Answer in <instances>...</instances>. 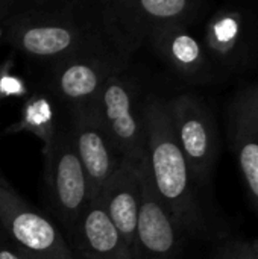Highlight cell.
<instances>
[{"mask_svg": "<svg viewBox=\"0 0 258 259\" xmlns=\"http://www.w3.org/2000/svg\"><path fill=\"white\" fill-rule=\"evenodd\" d=\"M205 9L201 0H108L97 2V20L105 39L131 61L155 32L173 26L190 29Z\"/></svg>", "mask_w": 258, "mask_h": 259, "instance_id": "3957f363", "label": "cell"}, {"mask_svg": "<svg viewBox=\"0 0 258 259\" xmlns=\"http://www.w3.org/2000/svg\"><path fill=\"white\" fill-rule=\"evenodd\" d=\"M0 226L9 241L32 259H75L56 225L30 206L2 176Z\"/></svg>", "mask_w": 258, "mask_h": 259, "instance_id": "ba28073f", "label": "cell"}, {"mask_svg": "<svg viewBox=\"0 0 258 259\" xmlns=\"http://www.w3.org/2000/svg\"><path fill=\"white\" fill-rule=\"evenodd\" d=\"M225 127L230 150L258 215V80L240 85L228 97Z\"/></svg>", "mask_w": 258, "mask_h": 259, "instance_id": "30bf717a", "label": "cell"}, {"mask_svg": "<svg viewBox=\"0 0 258 259\" xmlns=\"http://www.w3.org/2000/svg\"><path fill=\"white\" fill-rule=\"evenodd\" d=\"M44 155V181L50 206L68 231L87 208L88 184L73 147L68 117L61 126L53 146Z\"/></svg>", "mask_w": 258, "mask_h": 259, "instance_id": "9c48e42d", "label": "cell"}, {"mask_svg": "<svg viewBox=\"0 0 258 259\" xmlns=\"http://www.w3.org/2000/svg\"><path fill=\"white\" fill-rule=\"evenodd\" d=\"M0 259H32L24 252H21L17 246H14L9 238L3 234H0Z\"/></svg>", "mask_w": 258, "mask_h": 259, "instance_id": "ac0fdd59", "label": "cell"}, {"mask_svg": "<svg viewBox=\"0 0 258 259\" xmlns=\"http://www.w3.org/2000/svg\"><path fill=\"white\" fill-rule=\"evenodd\" d=\"M166 108L195 184L199 191L210 188L220 153V134L211 108L192 93L166 99Z\"/></svg>", "mask_w": 258, "mask_h": 259, "instance_id": "8992f818", "label": "cell"}, {"mask_svg": "<svg viewBox=\"0 0 258 259\" xmlns=\"http://www.w3.org/2000/svg\"><path fill=\"white\" fill-rule=\"evenodd\" d=\"M146 131V168L151 184L178 226L181 235L193 238H216L210 226L201 191L175 138L166 99L149 94L143 105Z\"/></svg>", "mask_w": 258, "mask_h": 259, "instance_id": "6da1fadb", "label": "cell"}, {"mask_svg": "<svg viewBox=\"0 0 258 259\" xmlns=\"http://www.w3.org/2000/svg\"><path fill=\"white\" fill-rule=\"evenodd\" d=\"M143 105L141 85L129 68L111 76L91 105L122 161L141 162L144 159Z\"/></svg>", "mask_w": 258, "mask_h": 259, "instance_id": "5b68a950", "label": "cell"}, {"mask_svg": "<svg viewBox=\"0 0 258 259\" xmlns=\"http://www.w3.org/2000/svg\"><path fill=\"white\" fill-rule=\"evenodd\" d=\"M202 44L214 67L230 73L252 68L258 55V15L243 5H224L208 18Z\"/></svg>", "mask_w": 258, "mask_h": 259, "instance_id": "52a82bcc", "label": "cell"}, {"mask_svg": "<svg viewBox=\"0 0 258 259\" xmlns=\"http://www.w3.org/2000/svg\"><path fill=\"white\" fill-rule=\"evenodd\" d=\"M2 38L33 62L50 67L102 35L97 2H18L0 24Z\"/></svg>", "mask_w": 258, "mask_h": 259, "instance_id": "7a4b0ae2", "label": "cell"}, {"mask_svg": "<svg viewBox=\"0 0 258 259\" xmlns=\"http://www.w3.org/2000/svg\"><path fill=\"white\" fill-rule=\"evenodd\" d=\"M96 199L132 252L141 206V162L122 161Z\"/></svg>", "mask_w": 258, "mask_h": 259, "instance_id": "9a60e30c", "label": "cell"}, {"mask_svg": "<svg viewBox=\"0 0 258 259\" xmlns=\"http://www.w3.org/2000/svg\"><path fill=\"white\" fill-rule=\"evenodd\" d=\"M67 232V243L75 259H132L131 249L97 199L88 202Z\"/></svg>", "mask_w": 258, "mask_h": 259, "instance_id": "5bb4252c", "label": "cell"}, {"mask_svg": "<svg viewBox=\"0 0 258 259\" xmlns=\"http://www.w3.org/2000/svg\"><path fill=\"white\" fill-rule=\"evenodd\" d=\"M181 232L160 202L141 161V206L132 246V259H178Z\"/></svg>", "mask_w": 258, "mask_h": 259, "instance_id": "7c38bea8", "label": "cell"}, {"mask_svg": "<svg viewBox=\"0 0 258 259\" xmlns=\"http://www.w3.org/2000/svg\"><path fill=\"white\" fill-rule=\"evenodd\" d=\"M214 259H219V258H217V256H216V258H214Z\"/></svg>", "mask_w": 258, "mask_h": 259, "instance_id": "44dd1931", "label": "cell"}, {"mask_svg": "<svg viewBox=\"0 0 258 259\" xmlns=\"http://www.w3.org/2000/svg\"><path fill=\"white\" fill-rule=\"evenodd\" d=\"M61 120L56 115L55 100L47 93L36 91L24 99L18 121L8 126L5 129V134L33 135L43 143V153H44L53 146L61 126Z\"/></svg>", "mask_w": 258, "mask_h": 259, "instance_id": "2e32d148", "label": "cell"}, {"mask_svg": "<svg viewBox=\"0 0 258 259\" xmlns=\"http://www.w3.org/2000/svg\"><path fill=\"white\" fill-rule=\"evenodd\" d=\"M154 53L184 82L207 85L214 80L216 67L202 41L187 27H164L148 41Z\"/></svg>", "mask_w": 258, "mask_h": 259, "instance_id": "4fadbf2b", "label": "cell"}, {"mask_svg": "<svg viewBox=\"0 0 258 259\" xmlns=\"http://www.w3.org/2000/svg\"><path fill=\"white\" fill-rule=\"evenodd\" d=\"M216 256L219 259H255L251 243L243 240H230L222 243Z\"/></svg>", "mask_w": 258, "mask_h": 259, "instance_id": "e0dca14e", "label": "cell"}, {"mask_svg": "<svg viewBox=\"0 0 258 259\" xmlns=\"http://www.w3.org/2000/svg\"><path fill=\"white\" fill-rule=\"evenodd\" d=\"M17 5H18L17 0H0V24L12 14Z\"/></svg>", "mask_w": 258, "mask_h": 259, "instance_id": "d6986e66", "label": "cell"}, {"mask_svg": "<svg viewBox=\"0 0 258 259\" xmlns=\"http://www.w3.org/2000/svg\"><path fill=\"white\" fill-rule=\"evenodd\" d=\"M129 62L114 50L102 33L75 53L47 67V94L67 111L90 106L105 82L129 68Z\"/></svg>", "mask_w": 258, "mask_h": 259, "instance_id": "277c9868", "label": "cell"}, {"mask_svg": "<svg viewBox=\"0 0 258 259\" xmlns=\"http://www.w3.org/2000/svg\"><path fill=\"white\" fill-rule=\"evenodd\" d=\"M251 247H252V252H254L255 259H258V238L254 240V241H251Z\"/></svg>", "mask_w": 258, "mask_h": 259, "instance_id": "ffe728a7", "label": "cell"}, {"mask_svg": "<svg viewBox=\"0 0 258 259\" xmlns=\"http://www.w3.org/2000/svg\"><path fill=\"white\" fill-rule=\"evenodd\" d=\"M75 152L84 168L90 200L96 199L106 181L119 168L122 158L97 120L93 106L67 111Z\"/></svg>", "mask_w": 258, "mask_h": 259, "instance_id": "8fae6325", "label": "cell"}]
</instances>
